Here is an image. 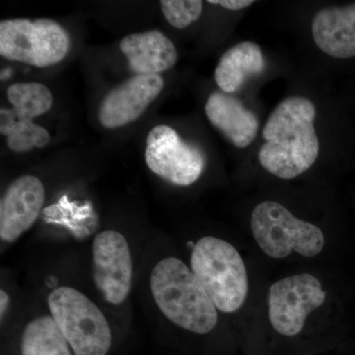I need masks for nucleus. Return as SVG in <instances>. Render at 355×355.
<instances>
[{"instance_id": "f257e3e1", "label": "nucleus", "mask_w": 355, "mask_h": 355, "mask_svg": "<svg viewBox=\"0 0 355 355\" xmlns=\"http://www.w3.org/2000/svg\"><path fill=\"white\" fill-rule=\"evenodd\" d=\"M315 116L314 104L303 97L287 98L275 109L266 121L265 144L259 151V160L266 171L289 180L314 164L320 148Z\"/></svg>"}, {"instance_id": "f03ea898", "label": "nucleus", "mask_w": 355, "mask_h": 355, "mask_svg": "<svg viewBox=\"0 0 355 355\" xmlns=\"http://www.w3.org/2000/svg\"><path fill=\"white\" fill-rule=\"evenodd\" d=\"M151 293L159 309L172 323L196 334H207L216 326V305L195 273L174 257L154 266Z\"/></svg>"}, {"instance_id": "7ed1b4c3", "label": "nucleus", "mask_w": 355, "mask_h": 355, "mask_svg": "<svg viewBox=\"0 0 355 355\" xmlns=\"http://www.w3.org/2000/svg\"><path fill=\"white\" fill-rule=\"evenodd\" d=\"M191 266L217 309L233 313L242 307L249 287L246 266L230 243L202 238L191 252Z\"/></svg>"}, {"instance_id": "20e7f679", "label": "nucleus", "mask_w": 355, "mask_h": 355, "mask_svg": "<svg viewBox=\"0 0 355 355\" xmlns=\"http://www.w3.org/2000/svg\"><path fill=\"white\" fill-rule=\"evenodd\" d=\"M48 304L74 354H108L111 329L102 311L87 296L71 287H58L51 292Z\"/></svg>"}, {"instance_id": "39448f33", "label": "nucleus", "mask_w": 355, "mask_h": 355, "mask_svg": "<svg viewBox=\"0 0 355 355\" xmlns=\"http://www.w3.org/2000/svg\"><path fill=\"white\" fill-rule=\"evenodd\" d=\"M251 226L259 246L272 258H286L292 252L312 258L324 248L321 229L300 220L277 202L259 203L252 214Z\"/></svg>"}, {"instance_id": "423d86ee", "label": "nucleus", "mask_w": 355, "mask_h": 355, "mask_svg": "<svg viewBox=\"0 0 355 355\" xmlns=\"http://www.w3.org/2000/svg\"><path fill=\"white\" fill-rule=\"evenodd\" d=\"M69 46V34L55 20L16 18L0 22V55L11 62L53 67L64 60Z\"/></svg>"}, {"instance_id": "0eeeda50", "label": "nucleus", "mask_w": 355, "mask_h": 355, "mask_svg": "<svg viewBox=\"0 0 355 355\" xmlns=\"http://www.w3.org/2000/svg\"><path fill=\"white\" fill-rule=\"evenodd\" d=\"M326 300L320 280L311 273H299L273 284L268 295V317L277 333L286 336L300 334L311 312Z\"/></svg>"}, {"instance_id": "6e6552de", "label": "nucleus", "mask_w": 355, "mask_h": 355, "mask_svg": "<svg viewBox=\"0 0 355 355\" xmlns=\"http://www.w3.org/2000/svg\"><path fill=\"white\" fill-rule=\"evenodd\" d=\"M144 157L154 174L176 186H190L205 170L200 149L184 142L174 128L165 125H156L149 132Z\"/></svg>"}, {"instance_id": "1a4fd4ad", "label": "nucleus", "mask_w": 355, "mask_h": 355, "mask_svg": "<svg viewBox=\"0 0 355 355\" xmlns=\"http://www.w3.org/2000/svg\"><path fill=\"white\" fill-rule=\"evenodd\" d=\"M93 279L110 304L125 302L132 288V260L125 236L114 230L96 236L92 246Z\"/></svg>"}, {"instance_id": "9d476101", "label": "nucleus", "mask_w": 355, "mask_h": 355, "mask_svg": "<svg viewBox=\"0 0 355 355\" xmlns=\"http://www.w3.org/2000/svg\"><path fill=\"white\" fill-rule=\"evenodd\" d=\"M164 88L160 76H135L105 96L98 110L103 127L118 128L130 125L144 114Z\"/></svg>"}, {"instance_id": "9b49d317", "label": "nucleus", "mask_w": 355, "mask_h": 355, "mask_svg": "<svg viewBox=\"0 0 355 355\" xmlns=\"http://www.w3.org/2000/svg\"><path fill=\"white\" fill-rule=\"evenodd\" d=\"M46 191L38 178L25 175L14 180L0 200V237L14 242L32 227L43 209Z\"/></svg>"}, {"instance_id": "f8f14e48", "label": "nucleus", "mask_w": 355, "mask_h": 355, "mask_svg": "<svg viewBox=\"0 0 355 355\" xmlns=\"http://www.w3.org/2000/svg\"><path fill=\"white\" fill-rule=\"evenodd\" d=\"M120 49L135 76H159L178 62L176 46L158 30L127 35Z\"/></svg>"}, {"instance_id": "ddd939ff", "label": "nucleus", "mask_w": 355, "mask_h": 355, "mask_svg": "<svg viewBox=\"0 0 355 355\" xmlns=\"http://www.w3.org/2000/svg\"><path fill=\"white\" fill-rule=\"evenodd\" d=\"M318 48L336 58L355 57V3L322 9L312 23Z\"/></svg>"}, {"instance_id": "4468645a", "label": "nucleus", "mask_w": 355, "mask_h": 355, "mask_svg": "<svg viewBox=\"0 0 355 355\" xmlns=\"http://www.w3.org/2000/svg\"><path fill=\"white\" fill-rule=\"evenodd\" d=\"M205 111L210 123L238 148L249 146L256 139L258 119L237 98L224 92L211 93Z\"/></svg>"}, {"instance_id": "2eb2a0df", "label": "nucleus", "mask_w": 355, "mask_h": 355, "mask_svg": "<svg viewBox=\"0 0 355 355\" xmlns=\"http://www.w3.org/2000/svg\"><path fill=\"white\" fill-rule=\"evenodd\" d=\"M265 69V58L258 44L242 42L222 55L214 71V79L222 92H236L251 76Z\"/></svg>"}, {"instance_id": "dca6fc26", "label": "nucleus", "mask_w": 355, "mask_h": 355, "mask_svg": "<svg viewBox=\"0 0 355 355\" xmlns=\"http://www.w3.org/2000/svg\"><path fill=\"white\" fill-rule=\"evenodd\" d=\"M69 347L60 327L50 316L30 322L21 340L22 355H72Z\"/></svg>"}, {"instance_id": "f3484780", "label": "nucleus", "mask_w": 355, "mask_h": 355, "mask_svg": "<svg viewBox=\"0 0 355 355\" xmlns=\"http://www.w3.org/2000/svg\"><path fill=\"white\" fill-rule=\"evenodd\" d=\"M11 111L17 121H33L48 113L53 105V96L48 86L40 83H19L6 91Z\"/></svg>"}, {"instance_id": "a211bd4d", "label": "nucleus", "mask_w": 355, "mask_h": 355, "mask_svg": "<svg viewBox=\"0 0 355 355\" xmlns=\"http://www.w3.org/2000/svg\"><path fill=\"white\" fill-rule=\"evenodd\" d=\"M50 140L51 135L46 128L33 121L16 120L13 130L7 137L6 144L14 153H22L33 148H44Z\"/></svg>"}, {"instance_id": "6ab92c4d", "label": "nucleus", "mask_w": 355, "mask_h": 355, "mask_svg": "<svg viewBox=\"0 0 355 355\" xmlns=\"http://www.w3.org/2000/svg\"><path fill=\"white\" fill-rule=\"evenodd\" d=\"M160 6L166 20L177 29H184L196 22L203 9L200 0H162Z\"/></svg>"}, {"instance_id": "aec40b11", "label": "nucleus", "mask_w": 355, "mask_h": 355, "mask_svg": "<svg viewBox=\"0 0 355 355\" xmlns=\"http://www.w3.org/2000/svg\"><path fill=\"white\" fill-rule=\"evenodd\" d=\"M209 3L217 4L228 10L237 11L251 6L254 1H251V0H217V1L209 0Z\"/></svg>"}, {"instance_id": "412c9836", "label": "nucleus", "mask_w": 355, "mask_h": 355, "mask_svg": "<svg viewBox=\"0 0 355 355\" xmlns=\"http://www.w3.org/2000/svg\"><path fill=\"white\" fill-rule=\"evenodd\" d=\"M9 303V296L6 291H0V315H1V319L3 318L4 313L7 309V306Z\"/></svg>"}]
</instances>
